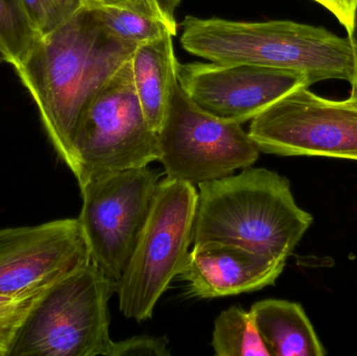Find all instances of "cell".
<instances>
[{"mask_svg":"<svg viewBox=\"0 0 357 356\" xmlns=\"http://www.w3.org/2000/svg\"><path fill=\"white\" fill-rule=\"evenodd\" d=\"M82 6L87 8H112L131 10L155 20L162 21L177 31V23L167 18L158 0H82Z\"/></svg>","mask_w":357,"mask_h":356,"instance_id":"21","label":"cell"},{"mask_svg":"<svg viewBox=\"0 0 357 356\" xmlns=\"http://www.w3.org/2000/svg\"><path fill=\"white\" fill-rule=\"evenodd\" d=\"M40 296L15 298L0 295V355L10 356L21 326Z\"/></svg>","mask_w":357,"mask_h":356,"instance_id":"18","label":"cell"},{"mask_svg":"<svg viewBox=\"0 0 357 356\" xmlns=\"http://www.w3.org/2000/svg\"><path fill=\"white\" fill-rule=\"evenodd\" d=\"M348 102H349L350 105H352V106L356 107L357 109V98H348L347 100Z\"/></svg>","mask_w":357,"mask_h":356,"instance_id":"26","label":"cell"},{"mask_svg":"<svg viewBox=\"0 0 357 356\" xmlns=\"http://www.w3.org/2000/svg\"><path fill=\"white\" fill-rule=\"evenodd\" d=\"M160 177L148 165L90 175L79 184L83 206L77 219L90 259L113 281L131 259Z\"/></svg>","mask_w":357,"mask_h":356,"instance_id":"7","label":"cell"},{"mask_svg":"<svg viewBox=\"0 0 357 356\" xmlns=\"http://www.w3.org/2000/svg\"><path fill=\"white\" fill-rule=\"evenodd\" d=\"M250 137L260 152L357 161V109L301 86L254 117Z\"/></svg>","mask_w":357,"mask_h":356,"instance_id":"9","label":"cell"},{"mask_svg":"<svg viewBox=\"0 0 357 356\" xmlns=\"http://www.w3.org/2000/svg\"><path fill=\"white\" fill-rule=\"evenodd\" d=\"M199 192L188 182H159L146 224L116 294L121 313L144 322L153 317L159 299L180 275L193 242Z\"/></svg>","mask_w":357,"mask_h":356,"instance_id":"5","label":"cell"},{"mask_svg":"<svg viewBox=\"0 0 357 356\" xmlns=\"http://www.w3.org/2000/svg\"><path fill=\"white\" fill-rule=\"evenodd\" d=\"M90 261L79 219L0 229V295L40 296Z\"/></svg>","mask_w":357,"mask_h":356,"instance_id":"10","label":"cell"},{"mask_svg":"<svg viewBox=\"0 0 357 356\" xmlns=\"http://www.w3.org/2000/svg\"><path fill=\"white\" fill-rule=\"evenodd\" d=\"M158 138L159 161L167 177L195 186L252 167L260 154L241 123L208 114L178 83Z\"/></svg>","mask_w":357,"mask_h":356,"instance_id":"8","label":"cell"},{"mask_svg":"<svg viewBox=\"0 0 357 356\" xmlns=\"http://www.w3.org/2000/svg\"><path fill=\"white\" fill-rule=\"evenodd\" d=\"M39 37L19 0H0V63L18 66Z\"/></svg>","mask_w":357,"mask_h":356,"instance_id":"16","label":"cell"},{"mask_svg":"<svg viewBox=\"0 0 357 356\" xmlns=\"http://www.w3.org/2000/svg\"><path fill=\"white\" fill-rule=\"evenodd\" d=\"M199 189L193 244L218 240L287 261L314 221L289 180L266 169L245 167Z\"/></svg>","mask_w":357,"mask_h":356,"instance_id":"3","label":"cell"},{"mask_svg":"<svg viewBox=\"0 0 357 356\" xmlns=\"http://www.w3.org/2000/svg\"><path fill=\"white\" fill-rule=\"evenodd\" d=\"M348 39L351 44L352 52L354 56V77L351 83V91H350V98H357V4L356 8V14H354V24L351 29L348 31Z\"/></svg>","mask_w":357,"mask_h":356,"instance_id":"23","label":"cell"},{"mask_svg":"<svg viewBox=\"0 0 357 356\" xmlns=\"http://www.w3.org/2000/svg\"><path fill=\"white\" fill-rule=\"evenodd\" d=\"M314 1L318 2L331 14L335 15V18L345 27L347 33L351 29L357 0H314Z\"/></svg>","mask_w":357,"mask_h":356,"instance_id":"22","label":"cell"},{"mask_svg":"<svg viewBox=\"0 0 357 356\" xmlns=\"http://www.w3.org/2000/svg\"><path fill=\"white\" fill-rule=\"evenodd\" d=\"M211 345L218 356H271L251 313L239 307H229L216 318Z\"/></svg>","mask_w":357,"mask_h":356,"instance_id":"15","label":"cell"},{"mask_svg":"<svg viewBox=\"0 0 357 356\" xmlns=\"http://www.w3.org/2000/svg\"><path fill=\"white\" fill-rule=\"evenodd\" d=\"M136 48L113 37L92 8L82 6L52 33L40 36L24 61L14 67L56 154L77 181L81 169L75 136L79 119Z\"/></svg>","mask_w":357,"mask_h":356,"instance_id":"1","label":"cell"},{"mask_svg":"<svg viewBox=\"0 0 357 356\" xmlns=\"http://www.w3.org/2000/svg\"><path fill=\"white\" fill-rule=\"evenodd\" d=\"M173 37H165L138 46L131 58L134 86L146 121L156 133L165 125L178 83V62Z\"/></svg>","mask_w":357,"mask_h":356,"instance_id":"13","label":"cell"},{"mask_svg":"<svg viewBox=\"0 0 357 356\" xmlns=\"http://www.w3.org/2000/svg\"><path fill=\"white\" fill-rule=\"evenodd\" d=\"M167 336H136L113 342L110 356H169Z\"/></svg>","mask_w":357,"mask_h":356,"instance_id":"20","label":"cell"},{"mask_svg":"<svg viewBox=\"0 0 357 356\" xmlns=\"http://www.w3.org/2000/svg\"><path fill=\"white\" fill-rule=\"evenodd\" d=\"M180 1L181 0H158L163 12L165 13L167 18L173 21V22H176L175 12L176 10H177L178 4H180Z\"/></svg>","mask_w":357,"mask_h":356,"instance_id":"25","label":"cell"},{"mask_svg":"<svg viewBox=\"0 0 357 356\" xmlns=\"http://www.w3.org/2000/svg\"><path fill=\"white\" fill-rule=\"evenodd\" d=\"M271 356H323L324 346L303 307L287 300L258 301L250 309Z\"/></svg>","mask_w":357,"mask_h":356,"instance_id":"14","label":"cell"},{"mask_svg":"<svg viewBox=\"0 0 357 356\" xmlns=\"http://www.w3.org/2000/svg\"><path fill=\"white\" fill-rule=\"evenodd\" d=\"M27 18L40 36H45L67 20L56 0H19Z\"/></svg>","mask_w":357,"mask_h":356,"instance_id":"19","label":"cell"},{"mask_svg":"<svg viewBox=\"0 0 357 356\" xmlns=\"http://www.w3.org/2000/svg\"><path fill=\"white\" fill-rule=\"evenodd\" d=\"M181 44L189 54L215 63H245L293 71L308 86L328 79L351 83L354 56L347 38L289 20L241 22L186 16Z\"/></svg>","mask_w":357,"mask_h":356,"instance_id":"2","label":"cell"},{"mask_svg":"<svg viewBox=\"0 0 357 356\" xmlns=\"http://www.w3.org/2000/svg\"><path fill=\"white\" fill-rule=\"evenodd\" d=\"M116 288L91 261L71 272L38 299L10 356H110L108 304Z\"/></svg>","mask_w":357,"mask_h":356,"instance_id":"4","label":"cell"},{"mask_svg":"<svg viewBox=\"0 0 357 356\" xmlns=\"http://www.w3.org/2000/svg\"><path fill=\"white\" fill-rule=\"evenodd\" d=\"M178 83L199 109L241 125L296 88L308 86L302 75L293 71L215 62L178 63Z\"/></svg>","mask_w":357,"mask_h":356,"instance_id":"11","label":"cell"},{"mask_svg":"<svg viewBox=\"0 0 357 356\" xmlns=\"http://www.w3.org/2000/svg\"><path fill=\"white\" fill-rule=\"evenodd\" d=\"M104 29L113 37L125 43L138 46L156 41L167 33L177 35L169 25L150 17L112 8H90Z\"/></svg>","mask_w":357,"mask_h":356,"instance_id":"17","label":"cell"},{"mask_svg":"<svg viewBox=\"0 0 357 356\" xmlns=\"http://www.w3.org/2000/svg\"><path fill=\"white\" fill-rule=\"evenodd\" d=\"M285 263L237 245L205 240L195 244L178 276L191 296L214 299L273 286Z\"/></svg>","mask_w":357,"mask_h":356,"instance_id":"12","label":"cell"},{"mask_svg":"<svg viewBox=\"0 0 357 356\" xmlns=\"http://www.w3.org/2000/svg\"><path fill=\"white\" fill-rule=\"evenodd\" d=\"M77 183L96 173L148 167L159 161L158 133L146 121L126 62L84 111L75 136Z\"/></svg>","mask_w":357,"mask_h":356,"instance_id":"6","label":"cell"},{"mask_svg":"<svg viewBox=\"0 0 357 356\" xmlns=\"http://www.w3.org/2000/svg\"><path fill=\"white\" fill-rule=\"evenodd\" d=\"M66 18L73 16L82 8V0H56Z\"/></svg>","mask_w":357,"mask_h":356,"instance_id":"24","label":"cell"}]
</instances>
